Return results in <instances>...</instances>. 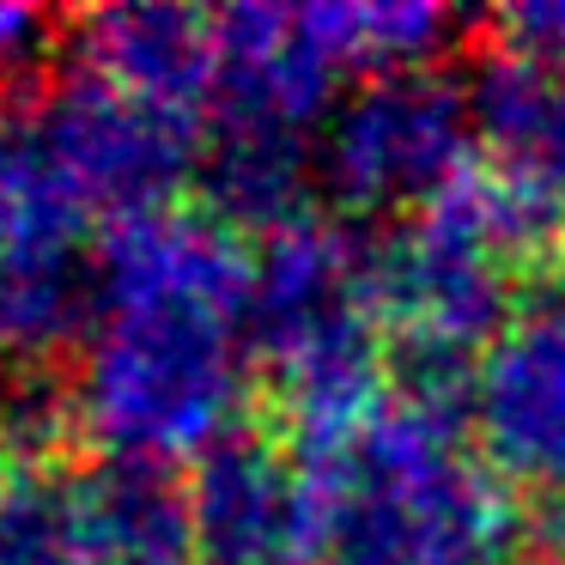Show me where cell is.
Instances as JSON below:
<instances>
[{
  "mask_svg": "<svg viewBox=\"0 0 565 565\" xmlns=\"http://www.w3.org/2000/svg\"><path fill=\"white\" fill-rule=\"evenodd\" d=\"M499 565H511V559H499Z\"/></svg>",
  "mask_w": 565,
  "mask_h": 565,
  "instance_id": "cell-19",
  "label": "cell"
},
{
  "mask_svg": "<svg viewBox=\"0 0 565 565\" xmlns=\"http://www.w3.org/2000/svg\"><path fill=\"white\" fill-rule=\"evenodd\" d=\"M0 419H7V365H0Z\"/></svg>",
  "mask_w": 565,
  "mask_h": 565,
  "instance_id": "cell-18",
  "label": "cell"
},
{
  "mask_svg": "<svg viewBox=\"0 0 565 565\" xmlns=\"http://www.w3.org/2000/svg\"><path fill=\"white\" fill-rule=\"evenodd\" d=\"M462 426L395 402L329 462L322 565H499L523 529L516 499L487 462L462 450Z\"/></svg>",
  "mask_w": 565,
  "mask_h": 565,
  "instance_id": "cell-1",
  "label": "cell"
},
{
  "mask_svg": "<svg viewBox=\"0 0 565 565\" xmlns=\"http://www.w3.org/2000/svg\"><path fill=\"white\" fill-rule=\"evenodd\" d=\"M92 286L98 310L116 305H207L249 329V292H256V249L244 232L213 220L207 207H140L104 225L92 249Z\"/></svg>",
  "mask_w": 565,
  "mask_h": 565,
  "instance_id": "cell-6",
  "label": "cell"
},
{
  "mask_svg": "<svg viewBox=\"0 0 565 565\" xmlns=\"http://www.w3.org/2000/svg\"><path fill=\"white\" fill-rule=\"evenodd\" d=\"M249 329L207 305L98 310L74 365V431L110 462L201 456L237 426Z\"/></svg>",
  "mask_w": 565,
  "mask_h": 565,
  "instance_id": "cell-2",
  "label": "cell"
},
{
  "mask_svg": "<svg viewBox=\"0 0 565 565\" xmlns=\"http://www.w3.org/2000/svg\"><path fill=\"white\" fill-rule=\"evenodd\" d=\"M341 310H371V237L329 213H298L292 225L262 237L256 292H249V347L292 341L298 329Z\"/></svg>",
  "mask_w": 565,
  "mask_h": 565,
  "instance_id": "cell-10",
  "label": "cell"
},
{
  "mask_svg": "<svg viewBox=\"0 0 565 565\" xmlns=\"http://www.w3.org/2000/svg\"><path fill=\"white\" fill-rule=\"evenodd\" d=\"M195 565H317L322 487L280 426L237 419L183 480Z\"/></svg>",
  "mask_w": 565,
  "mask_h": 565,
  "instance_id": "cell-5",
  "label": "cell"
},
{
  "mask_svg": "<svg viewBox=\"0 0 565 565\" xmlns=\"http://www.w3.org/2000/svg\"><path fill=\"white\" fill-rule=\"evenodd\" d=\"M475 110L456 79L431 74H383L365 79L334 110L322 177L347 213L426 207L475 164Z\"/></svg>",
  "mask_w": 565,
  "mask_h": 565,
  "instance_id": "cell-3",
  "label": "cell"
},
{
  "mask_svg": "<svg viewBox=\"0 0 565 565\" xmlns=\"http://www.w3.org/2000/svg\"><path fill=\"white\" fill-rule=\"evenodd\" d=\"M201 207L213 220H225L232 232H280L292 225L310 189V159L305 135L286 128H256V122H213L207 147H201Z\"/></svg>",
  "mask_w": 565,
  "mask_h": 565,
  "instance_id": "cell-13",
  "label": "cell"
},
{
  "mask_svg": "<svg viewBox=\"0 0 565 565\" xmlns=\"http://www.w3.org/2000/svg\"><path fill=\"white\" fill-rule=\"evenodd\" d=\"M62 50H74V19L25 0L0 7V86H31Z\"/></svg>",
  "mask_w": 565,
  "mask_h": 565,
  "instance_id": "cell-17",
  "label": "cell"
},
{
  "mask_svg": "<svg viewBox=\"0 0 565 565\" xmlns=\"http://www.w3.org/2000/svg\"><path fill=\"white\" fill-rule=\"evenodd\" d=\"M468 419L504 487L565 499V310L511 317L480 359Z\"/></svg>",
  "mask_w": 565,
  "mask_h": 565,
  "instance_id": "cell-7",
  "label": "cell"
},
{
  "mask_svg": "<svg viewBox=\"0 0 565 565\" xmlns=\"http://www.w3.org/2000/svg\"><path fill=\"white\" fill-rule=\"evenodd\" d=\"M220 86L213 122H256L305 135L334 98L341 67L305 25V7H225L213 13Z\"/></svg>",
  "mask_w": 565,
  "mask_h": 565,
  "instance_id": "cell-8",
  "label": "cell"
},
{
  "mask_svg": "<svg viewBox=\"0 0 565 565\" xmlns=\"http://www.w3.org/2000/svg\"><path fill=\"white\" fill-rule=\"evenodd\" d=\"M98 286L79 256H13L0 262V359L50 365L62 347L92 334Z\"/></svg>",
  "mask_w": 565,
  "mask_h": 565,
  "instance_id": "cell-15",
  "label": "cell"
},
{
  "mask_svg": "<svg viewBox=\"0 0 565 565\" xmlns=\"http://www.w3.org/2000/svg\"><path fill=\"white\" fill-rule=\"evenodd\" d=\"M74 50L86 74L159 110L201 116L220 86V43L213 13L195 7H98L74 19Z\"/></svg>",
  "mask_w": 565,
  "mask_h": 565,
  "instance_id": "cell-9",
  "label": "cell"
},
{
  "mask_svg": "<svg viewBox=\"0 0 565 565\" xmlns=\"http://www.w3.org/2000/svg\"><path fill=\"white\" fill-rule=\"evenodd\" d=\"M0 565H104L67 444L0 431Z\"/></svg>",
  "mask_w": 565,
  "mask_h": 565,
  "instance_id": "cell-11",
  "label": "cell"
},
{
  "mask_svg": "<svg viewBox=\"0 0 565 565\" xmlns=\"http://www.w3.org/2000/svg\"><path fill=\"white\" fill-rule=\"evenodd\" d=\"M92 529H98L104 565H189V499L159 462H104L86 475Z\"/></svg>",
  "mask_w": 565,
  "mask_h": 565,
  "instance_id": "cell-14",
  "label": "cell"
},
{
  "mask_svg": "<svg viewBox=\"0 0 565 565\" xmlns=\"http://www.w3.org/2000/svg\"><path fill=\"white\" fill-rule=\"evenodd\" d=\"M310 38L329 50L341 74H419L444 50L456 19L431 0H334V7H305Z\"/></svg>",
  "mask_w": 565,
  "mask_h": 565,
  "instance_id": "cell-16",
  "label": "cell"
},
{
  "mask_svg": "<svg viewBox=\"0 0 565 565\" xmlns=\"http://www.w3.org/2000/svg\"><path fill=\"white\" fill-rule=\"evenodd\" d=\"M468 110L492 164L565 183V67L492 43L475 67Z\"/></svg>",
  "mask_w": 565,
  "mask_h": 565,
  "instance_id": "cell-12",
  "label": "cell"
},
{
  "mask_svg": "<svg viewBox=\"0 0 565 565\" xmlns=\"http://www.w3.org/2000/svg\"><path fill=\"white\" fill-rule=\"evenodd\" d=\"M31 122L50 159L62 164V177L86 195V207H104L110 220L164 207L201 171V147H207L201 116L140 104L98 74L50 79Z\"/></svg>",
  "mask_w": 565,
  "mask_h": 565,
  "instance_id": "cell-4",
  "label": "cell"
}]
</instances>
